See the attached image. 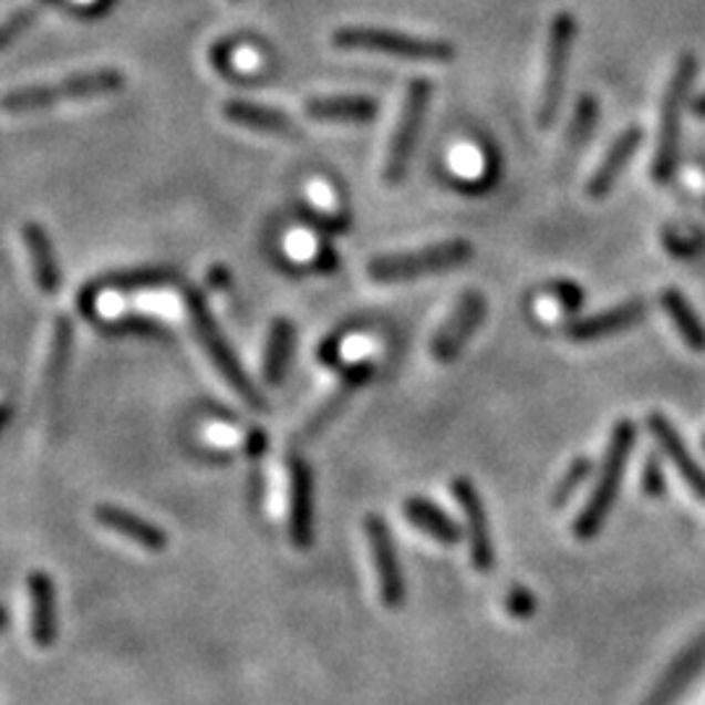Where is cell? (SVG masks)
Returning a JSON list of instances; mask_svg holds the SVG:
<instances>
[{"label": "cell", "mask_w": 705, "mask_h": 705, "mask_svg": "<svg viewBox=\"0 0 705 705\" xmlns=\"http://www.w3.org/2000/svg\"><path fill=\"white\" fill-rule=\"evenodd\" d=\"M649 314H651L649 303L641 301V298H635V301L622 303V307L599 311V314H591V317L572 319V322H567L564 334L567 340H572V343H595V340L612 338V334L628 332L632 330V326L643 324Z\"/></svg>", "instance_id": "12"}, {"label": "cell", "mask_w": 705, "mask_h": 705, "mask_svg": "<svg viewBox=\"0 0 705 705\" xmlns=\"http://www.w3.org/2000/svg\"><path fill=\"white\" fill-rule=\"evenodd\" d=\"M55 0H29L21 9L11 11L9 17L0 21V50L13 45L19 38H24V32L34 24V19L42 17V11L50 9Z\"/></svg>", "instance_id": "28"}, {"label": "cell", "mask_w": 705, "mask_h": 705, "mask_svg": "<svg viewBox=\"0 0 705 705\" xmlns=\"http://www.w3.org/2000/svg\"><path fill=\"white\" fill-rule=\"evenodd\" d=\"M661 307L672 319L674 330L680 332L682 343H685L690 351L695 353H705V326L701 322V317L695 314V309L690 307V301L680 290L668 288L661 293Z\"/></svg>", "instance_id": "25"}, {"label": "cell", "mask_w": 705, "mask_h": 705, "mask_svg": "<svg viewBox=\"0 0 705 705\" xmlns=\"http://www.w3.org/2000/svg\"><path fill=\"white\" fill-rule=\"evenodd\" d=\"M230 274H228V270H222V267H215L212 272H209V286L212 288H217V290H225L230 286Z\"/></svg>", "instance_id": "37"}, {"label": "cell", "mask_w": 705, "mask_h": 705, "mask_svg": "<svg viewBox=\"0 0 705 705\" xmlns=\"http://www.w3.org/2000/svg\"><path fill=\"white\" fill-rule=\"evenodd\" d=\"M576 32H578V24L570 13H557L554 21H551L547 74H543V90H541V103H539V123L543 128L554 123L559 107H562L567 65H570Z\"/></svg>", "instance_id": "8"}, {"label": "cell", "mask_w": 705, "mask_h": 705, "mask_svg": "<svg viewBox=\"0 0 705 705\" xmlns=\"http://www.w3.org/2000/svg\"><path fill=\"white\" fill-rule=\"evenodd\" d=\"M403 512L411 526H416L421 533L432 536L434 541L445 543V547H455V543H460L463 539L460 526H457L439 505H434V501H428L424 497H411L405 499Z\"/></svg>", "instance_id": "22"}, {"label": "cell", "mask_w": 705, "mask_h": 705, "mask_svg": "<svg viewBox=\"0 0 705 705\" xmlns=\"http://www.w3.org/2000/svg\"><path fill=\"white\" fill-rule=\"evenodd\" d=\"M11 416H13V405L9 403V400H3V403H0V436H3L6 426L11 424Z\"/></svg>", "instance_id": "38"}, {"label": "cell", "mask_w": 705, "mask_h": 705, "mask_svg": "<svg viewBox=\"0 0 705 705\" xmlns=\"http://www.w3.org/2000/svg\"><path fill=\"white\" fill-rule=\"evenodd\" d=\"M180 274L176 270H167V267H136V270H121L105 278L92 280L82 293L76 298V307L84 311L86 317L94 319V303H97L100 293L107 290H118V293H131V290H152V288H167L178 286Z\"/></svg>", "instance_id": "11"}, {"label": "cell", "mask_w": 705, "mask_h": 705, "mask_svg": "<svg viewBox=\"0 0 705 705\" xmlns=\"http://www.w3.org/2000/svg\"><path fill=\"white\" fill-rule=\"evenodd\" d=\"M505 606H507V612H510V616H515V620H530V616L536 614L533 593H530L528 588H522V585L510 588V593H507V599H505Z\"/></svg>", "instance_id": "34"}, {"label": "cell", "mask_w": 705, "mask_h": 705, "mask_svg": "<svg viewBox=\"0 0 705 705\" xmlns=\"http://www.w3.org/2000/svg\"><path fill=\"white\" fill-rule=\"evenodd\" d=\"M428 100H432V82L413 79L408 84V92H405V103L403 111H400L395 134H392L387 163H384V180L392 186L408 176L413 152H416L421 128H424Z\"/></svg>", "instance_id": "7"}, {"label": "cell", "mask_w": 705, "mask_h": 705, "mask_svg": "<svg viewBox=\"0 0 705 705\" xmlns=\"http://www.w3.org/2000/svg\"><path fill=\"white\" fill-rule=\"evenodd\" d=\"M3 622H6V614H3V609H0V628H3Z\"/></svg>", "instance_id": "40"}, {"label": "cell", "mask_w": 705, "mask_h": 705, "mask_svg": "<svg viewBox=\"0 0 705 705\" xmlns=\"http://www.w3.org/2000/svg\"><path fill=\"white\" fill-rule=\"evenodd\" d=\"M222 115L236 126L259 131V134L282 136V139H296L298 126L293 118H288L286 113H280L278 107L249 103V100H228L222 105Z\"/></svg>", "instance_id": "19"}, {"label": "cell", "mask_w": 705, "mask_h": 705, "mask_svg": "<svg viewBox=\"0 0 705 705\" xmlns=\"http://www.w3.org/2000/svg\"><path fill=\"white\" fill-rule=\"evenodd\" d=\"M486 319V298L481 290H465L453 309V314L439 330L434 332L432 355L439 363H453L465 351L468 340L484 324Z\"/></svg>", "instance_id": "9"}, {"label": "cell", "mask_w": 705, "mask_h": 705, "mask_svg": "<svg viewBox=\"0 0 705 705\" xmlns=\"http://www.w3.org/2000/svg\"><path fill=\"white\" fill-rule=\"evenodd\" d=\"M641 489H643L645 497H651V499H661L666 494L664 465H661L656 455H649V460H645V465H643Z\"/></svg>", "instance_id": "33"}, {"label": "cell", "mask_w": 705, "mask_h": 705, "mask_svg": "<svg viewBox=\"0 0 705 705\" xmlns=\"http://www.w3.org/2000/svg\"><path fill=\"white\" fill-rule=\"evenodd\" d=\"M293 351H296V326L290 319L278 317L270 326L265 363H261V376H265V382L270 384V387H280L282 380H286Z\"/></svg>", "instance_id": "23"}, {"label": "cell", "mask_w": 705, "mask_h": 705, "mask_svg": "<svg viewBox=\"0 0 705 705\" xmlns=\"http://www.w3.org/2000/svg\"><path fill=\"white\" fill-rule=\"evenodd\" d=\"M693 113L697 115V118H705V92L701 94V97H695V103H693Z\"/></svg>", "instance_id": "39"}, {"label": "cell", "mask_w": 705, "mask_h": 705, "mask_svg": "<svg viewBox=\"0 0 705 705\" xmlns=\"http://www.w3.org/2000/svg\"><path fill=\"white\" fill-rule=\"evenodd\" d=\"M591 470H593L591 457H576L570 468H567V474L559 478V484H557V489H554V497H551V505H554V507L567 505V501L576 497L580 486L588 481Z\"/></svg>", "instance_id": "30"}, {"label": "cell", "mask_w": 705, "mask_h": 705, "mask_svg": "<svg viewBox=\"0 0 705 705\" xmlns=\"http://www.w3.org/2000/svg\"><path fill=\"white\" fill-rule=\"evenodd\" d=\"M29 628H32V641L40 649H50L58 637V614H55V585L48 572L34 570L29 576Z\"/></svg>", "instance_id": "18"}, {"label": "cell", "mask_w": 705, "mask_h": 705, "mask_svg": "<svg viewBox=\"0 0 705 705\" xmlns=\"http://www.w3.org/2000/svg\"><path fill=\"white\" fill-rule=\"evenodd\" d=\"M94 518H97L100 526H105L113 533L123 536V539L139 543L147 551H165L167 549V533L155 522L139 518V515L123 510V507L115 505H100L94 510Z\"/></svg>", "instance_id": "21"}, {"label": "cell", "mask_w": 705, "mask_h": 705, "mask_svg": "<svg viewBox=\"0 0 705 705\" xmlns=\"http://www.w3.org/2000/svg\"><path fill=\"white\" fill-rule=\"evenodd\" d=\"M661 243H664L666 251L677 259H693V257H697V251H701L705 246L701 232H695V236H682V232L672 230V228L661 232Z\"/></svg>", "instance_id": "32"}, {"label": "cell", "mask_w": 705, "mask_h": 705, "mask_svg": "<svg viewBox=\"0 0 705 705\" xmlns=\"http://www.w3.org/2000/svg\"><path fill=\"white\" fill-rule=\"evenodd\" d=\"M307 115L330 123H372L380 103L372 97H314L307 103Z\"/></svg>", "instance_id": "24"}, {"label": "cell", "mask_w": 705, "mask_h": 705, "mask_svg": "<svg viewBox=\"0 0 705 705\" xmlns=\"http://www.w3.org/2000/svg\"><path fill=\"white\" fill-rule=\"evenodd\" d=\"M543 290H547V293L554 298L559 307L564 309V314H578V311L583 309V303H585V290L572 280H554V282H549V286Z\"/></svg>", "instance_id": "31"}, {"label": "cell", "mask_w": 705, "mask_h": 705, "mask_svg": "<svg viewBox=\"0 0 705 705\" xmlns=\"http://www.w3.org/2000/svg\"><path fill=\"white\" fill-rule=\"evenodd\" d=\"M334 48L340 50H363V53H382L405 61H453L455 48L442 40L411 38V34L384 32V29L345 27L332 34Z\"/></svg>", "instance_id": "6"}, {"label": "cell", "mask_w": 705, "mask_h": 705, "mask_svg": "<svg viewBox=\"0 0 705 705\" xmlns=\"http://www.w3.org/2000/svg\"><path fill=\"white\" fill-rule=\"evenodd\" d=\"M290 541L296 549L309 551L314 543V474L301 457L290 460Z\"/></svg>", "instance_id": "14"}, {"label": "cell", "mask_w": 705, "mask_h": 705, "mask_svg": "<svg viewBox=\"0 0 705 705\" xmlns=\"http://www.w3.org/2000/svg\"><path fill=\"white\" fill-rule=\"evenodd\" d=\"M697 74V58L685 53L677 61L672 82L666 86L664 105H661V126H659V144L656 155H653V180L656 184H668L677 173L680 163V126H682V111H685L690 90L695 84Z\"/></svg>", "instance_id": "4"}, {"label": "cell", "mask_w": 705, "mask_h": 705, "mask_svg": "<svg viewBox=\"0 0 705 705\" xmlns=\"http://www.w3.org/2000/svg\"><path fill=\"white\" fill-rule=\"evenodd\" d=\"M632 447H635V424L630 418H620L614 424L612 439H609L606 457L601 463V474L595 478V486L588 497L583 512L576 518L572 533L580 541H591L593 536L601 533L603 522H606L609 512H612L616 494H620L624 470H628Z\"/></svg>", "instance_id": "1"}, {"label": "cell", "mask_w": 705, "mask_h": 705, "mask_svg": "<svg viewBox=\"0 0 705 705\" xmlns=\"http://www.w3.org/2000/svg\"><path fill=\"white\" fill-rule=\"evenodd\" d=\"M126 76L115 69H97L86 71V74L65 76L61 82L50 84H34V86H21V90H11L9 94L0 97V107L6 113H34L53 107L65 100H90V97H105V94H115L123 90Z\"/></svg>", "instance_id": "2"}, {"label": "cell", "mask_w": 705, "mask_h": 705, "mask_svg": "<svg viewBox=\"0 0 705 705\" xmlns=\"http://www.w3.org/2000/svg\"><path fill=\"white\" fill-rule=\"evenodd\" d=\"M643 144V128L641 126H630L624 128L620 136H616L612 147H609L606 155H603V159L599 165H595L593 176L591 180H588L585 191L591 199H603L609 191H612L616 178L622 176L624 167H628L632 163V157H635L637 147Z\"/></svg>", "instance_id": "17"}, {"label": "cell", "mask_w": 705, "mask_h": 705, "mask_svg": "<svg viewBox=\"0 0 705 705\" xmlns=\"http://www.w3.org/2000/svg\"><path fill=\"white\" fill-rule=\"evenodd\" d=\"M363 530H366L369 547H372L384 606L397 609L400 603L405 601V580H403V570H400L395 539H392L387 522H384L382 515H366V520H363Z\"/></svg>", "instance_id": "10"}, {"label": "cell", "mask_w": 705, "mask_h": 705, "mask_svg": "<svg viewBox=\"0 0 705 705\" xmlns=\"http://www.w3.org/2000/svg\"><path fill=\"white\" fill-rule=\"evenodd\" d=\"M599 121V103H595L593 94H580L576 103V113H572L570 126H567V144L570 147H580L588 142L591 131Z\"/></svg>", "instance_id": "29"}, {"label": "cell", "mask_w": 705, "mask_h": 705, "mask_svg": "<svg viewBox=\"0 0 705 705\" xmlns=\"http://www.w3.org/2000/svg\"><path fill=\"white\" fill-rule=\"evenodd\" d=\"M649 428L653 434V439L659 442V447L664 449V455L674 463L677 474L685 478V484L690 486V491L695 494L697 499L705 501V470L703 465L695 460L693 453H690L682 434L674 428L672 421H668L664 413H651L649 416Z\"/></svg>", "instance_id": "16"}, {"label": "cell", "mask_w": 705, "mask_h": 705, "mask_svg": "<svg viewBox=\"0 0 705 705\" xmlns=\"http://www.w3.org/2000/svg\"><path fill=\"white\" fill-rule=\"evenodd\" d=\"M474 259V246L468 241H445L408 253H387L369 261L366 272L374 282H411L426 274L457 270Z\"/></svg>", "instance_id": "5"}, {"label": "cell", "mask_w": 705, "mask_h": 705, "mask_svg": "<svg viewBox=\"0 0 705 705\" xmlns=\"http://www.w3.org/2000/svg\"><path fill=\"white\" fill-rule=\"evenodd\" d=\"M372 376H374L372 361H361V363H355V366L348 369V372L343 374V380H340L338 387H334L332 395L322 403V408H317L314 416L307 421L303 432L298 434V442H301V445H307V442L317 439V436L322 434L334 418L343 416V411L348 408V405H351L355 392H359L363 384L372 380Z\"/></svg>", "instance_id": "15"}, {"label": "cell", "mask_w": 705, "mask_h": 705, "mask_svg": "<svg viewBox=\"0 0 705 705\" xmlns=\"http://www.w3.org/2000/svg\"><path fill=\"white\" fill-rule=\"evenodd\" d=\"M340 361V340H326L324 348H322V363H326V366H334V363Z\"/></svg>", "instance_id": "36"}, {"label": "cell", "mask_w": 705, "mask_h": 705, "mask_svg": "<svg viewBox=\"0 0 705 705\" xmlns=\"http://www.w3.org/2000/svg\"><path fill=\"white\" fill-rule=\"evenodd\" d=\"M100 330L111 338H126V334H136V338H152V340H163L170 338L165 324H159L157 319H152L147 314H126V317H115L107 319V322H100Z\"/></svg>", "instance_id": "27"}, {"label": "cell", "mask_w": 705, "mask_h": 705, "mask_svg": "<svg viewBox=\"0 0 705 705\" xmlns=\"http://www.w3.org/2000/svg\"><path fill=\"white\" fill-rule=\"evenodd\" d=\"M186 307H188V317H191L196 338H199L201 348L209 353V359H212L217 372H220L225 376V382L230 384V390L236 392V395L241 397L249 408L265 411L267 408L265 397H261L257 384L251 382V376L243 372L241 361H238V355L232 353L228 340H225V334L220 330V324H217L212 309H209L205 293L196 288H186Z\"/></svg>", "instance_id": "3"}, {"label": "cell", "mask_w": 705, "mask_h": 705, "mask_svg": "<svg viewBox=\"0 0 705 705\" xmlns=\"http://www.w3.org/2000/svg\"><path fill=\"white\" fill-rule=\"evenodd\" d=\"M267 445H270V439H267V434L253 432V434L249 436V442H246V453H249L251 457H259L261 453H267Z\"/></svg>", "instance_id": "35"}, {"label": "cell", "mask_w": 705, "mask_h": 705, "mask_svg": "<svg viewBox=\"0 0 705 705\" xmlns=\"http://www.w3.org/2000/svg\"><path fill=\"white\" fill-rule=\"evenodd\" d=\"M703 449H705V436H703Z\"/></svg>", "instance_id": "41"}, {"label": "cell", "mask_w": 705, "mask_h": 705, "mask_svg": "<svg viewBox=\"0 0 705 705\" xmlns=\"http://www.w3.org/2000/svg\"><path fill=\"white\" fill-rule=\"evenodd\" d=\"M21 236H24L29 261H32L34 282H38V288L45 296H55L58 290L63 288V272H61V265H58L53 241H50L48 230L42 228L40 222H27L24 228H21Z\"/></svg>", "instance_id": "20"}, {"label": "cell", "mask_w": 705, "mask_h": 705, "mask_svg": "<svg viewBox=\"0 0 705 705\" xmlns=\"http://www.w3.org/2000/svg\"><path fill=\"white\" fill-rule=\"evenodd\" d=\"M71 343H74V324H71V317L61 314L55 319V326H53V345H50V359H48V372H45L48 397H55V392L61 390L65 369H69V359H71Z\"/></svg>", "instance_id": "26"}, {"label": "cell", "mask_w": 705, "mask_h": 705, "mask_svg": "<svg viewBox=\"0 0 705 705\" xmlns=\"http://www.w3.org/2000/svg\"><path fill=\"white\" fill-rule=\"evenodd\" d=\"M453 497L463 507L465 515V530L470 539V562L476 570L489 572L494 567V543L489 533V518H486V507L476 484L468 478H455L453 481Z\"/></svg>", "instance_id": "13"}]
</instances>
